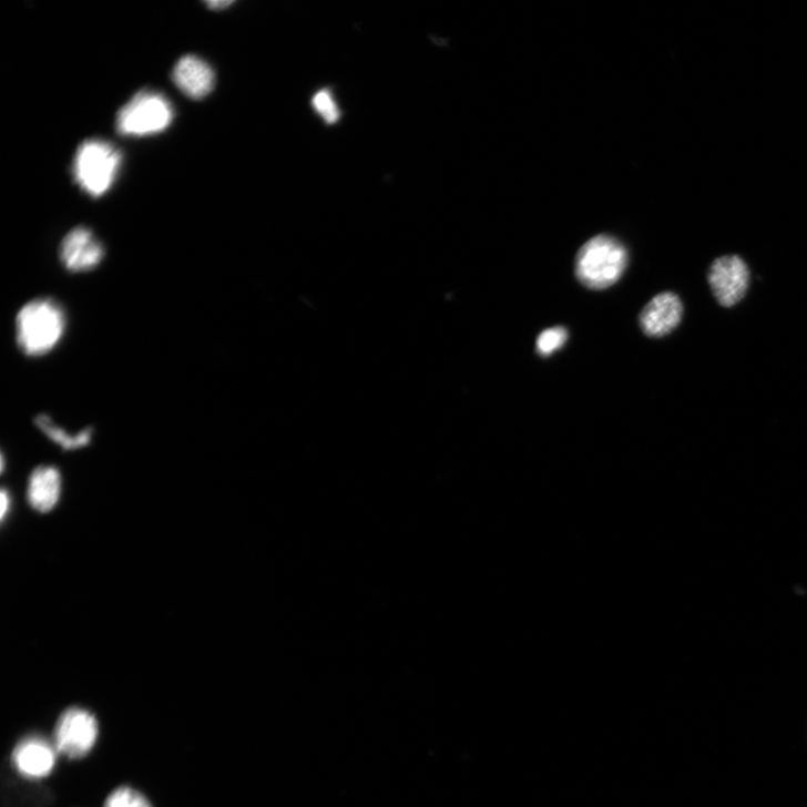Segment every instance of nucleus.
Listing matches in <instances>:
<instances>
[{
    "label": "nucleus",
    "instance_id": "1",
    "mask_svg": "<svg viewBox=\"0 0 807 807\" xmlns=\"http://www.w3.org/2000/svg\"><path fill=\"white\" fill-rule=\"evenodd\" d=\"M65 327L67 317L58 302L51 298L29 302L17 319L19 347L27 356H44L60 344Z\"/></svg>",
    "mask_w": 807,
    "mask_h": 807
},
{
    "label": "nucleus",
    "instance_id": "2",
    "mask_svg": "<svg viewBox=\"0 0 807 807\" xmlns=\"http://www.w3.org/2000/svg\"><path fill=\"white\" fill-rule=\"evenodd\" d=\"M629 265L625 246L611 236H596L585 243L575 258V275L588 288L604 289L615 285Z\"/></svg>",
    "mask_w": 807,
    "mask_h": 807
},
{
    "label": "nucleus",
    "instance_id": "3",
    "mask_svg": "<svg viewBox=\"0 0 807 807\" xmlns=\"http://www.w3.org/2000/svg\"><path fill=\"white\" fill-rule=\"evenodd\" d=\"M121 163L122 155L113 144L88 140L79 146L74 156L73 176L83 191L98 197L111 188Z\"/></svg>",
    "mask_w": 807,
    "mask_h": 807
},
{
    "label": "nucleus",
    "instance_id": "4",
    "mask_svg": "<svg viewBox=\"0 0 807 807\" xmlns=\"http://www.w3.org/2000/svg\"><path fill=\"white\" fill-rule=\"evenodd\" d=\"M173 109L165 95L142 90L118 114V130L125 136H147L165 131L172 123Z\"/></svg>",
    "mask_w": 807,
    "mask_h": 807
},
{
    "label": "nucleus",
    "instance_id": "5",
    "mask_svg": "<svg viewBox=\"0 0 807 807\" xmlns=\"http://www.w3.org/2000/svg\"><path fill=\"white\" fill-rule=\"evenodd\" d=\"M98 734V723L92 714L81 708H69L55 725L53 745L58 754L80 759L91 752Z\"/></svg>",
    "mask_w": 807,
    "mask_h": 807
},
{
    "label": "nucleus",
    "instance_id": "6",
    "mask_svg": "<svg viewBox=\"0 0 807 807\" xmlns=\"http://www.w3.org/2000/svg\"><path fill=\"white\" fill-rule=\"evenodd\" d=\"M749 283V267L737 255L719 257L709 269V285L719 305L725 308L738 305L747 294Z\"/></svg>",
    "mask_w": 807,
    "mask_h": 807
},
{
    "label": "nucleus",
    "instance_id": "7",
    "mask_svg": "<svg viewBox=\"0 0 807 807\" xmlns=\"http://www.w3.org/2000/svg\"><path fill=\"white\" fill-rule=\"evenodd\" d=\"M105 251L91 231L78 227L63 239L60 257L64 267L73 273L94 269L103 261Z\"/></svg>",
    "mask_w": 807,
    "mask_h": 807
},
{
    "label": "nucleus",
    "instance_id": "8",
    "mask_svg": "<svg viewBox=\"0 0 807 807\" xmlns=\"http://www.w3.org/2000/svg\"><path fill=\"white\" fill-rule=\"evenodd\" d=\"M682 317L683 305L681 298L672 292H664L647 303L641 314L640 324L646 336L662 338L678 327Z\"/></svg>",
    "mask_w": 807,
    "mask_h": 807
},
{
    "label": "nucleus",
    "instance_id": "9",
    "mask_svg": "<svg viewBox=\"0 0 807 807\" xmlns=\"http://www.w3.org/2000/svg\"><path fill=\"white\" fill-rule=\"evenodd\" d=\"M57 754L53 744L42 737L33 736L24 738L17 745L12 763L22 776L40 779L52 773Z\"/></svg>",
    "mask_w": 807,
    "mask_h": 807
},
{
    "label": "nucleus",
    "instance_id": "10",
    "mask_svg": "<svg viewBox=\"0 0 807 807\" xmlns=\"http://www.w3.org/2000/svg\"><path fill=\"white\" fill-rule=\"evenodd\" d=\"M172 76L176 86L192 99L208 95L216 80L213 68L195 55L181 58L173 69Z\"/></svg>",
    "mask_w": 807,
    "mask_h": 807
},
{
    "label": "nucleus",
    "instance_id": "11",
    "mask_svg": "<svg viewBox=\"0 0 807 807\" xmlns=\"http://www.w3.org/2000/svg\"><path fill=\"white\" fill-rule=\"evenodd\" d=\"M62 491V478L55 467L37 468L29 481L28 498L32 509L40 513L51 512L58 504Z\"/></svg>",
    "mask_w": 807,
    "mask_h": 807
},
{
    "label": "nucleus",
    "instance_id": "12",
    "mask_svg": "<svg viewBox=\"0 0 807 807\" xmlns=\"http://www.w3.org/2000/svg\"><path fill=\"white\" fill-rule=\"evenodd\" d=\"M35 423L41 431L64 450L83 448L90 443L92 438L91 429H85L75 436H71L65 430L55 426L48 416H39Z\"/></svg>",
    "mask_w": 807,
    "mask_h": 807
},
{
    "label": "nucleus",
    "instance_id": "13",
    "mask_svg": "<svg viewBox=\"0 0 807 807\" xmlns=\"http://www.w3.org/2000/svg\"><path fill=\"white\" fill-rule=\"evenodd\" d=\"M104 807H152V805L142 793L130 787H120L108 797Z\"/></svg>",
    "mask_w": 807,
    "mask_h": 807
},
{
    "label": "nucleus",
    "instance_id": "14",
    "mask_svg": "<svg viewBox=\"0 0 807 807\" xmlns=\"http://www.w3.org/2000/svg\"><path fill=\"white\" fill-rule=\"evenodd\" d=\"M568 340V331L562 327H555L543 331L538 338V353L543 357H549L556 350H560Z\"/></svg>",
    "mask_w": 807,
    "mask_h": 807
},
{
    "label": "nucleus",
    "instance_id": "15",
    "mask_svg": "<svg viewBox=\"0 0 807 807\" xmlns=\"http://www.w3.org/2000/svg\"><path fill=\"white\" fill-rule=\"evenodd\" d=\"M314 108L328 124H335L340 119V111L331 92L328 90L319 91L315 95Z\"/></svg>",
    "mask_w": 807,
    "mask_h": 807
},
{
    "label": "nucleus",
    "instance_id": "16",
    "mask_svg": "<svg viewBox=\"0 0 807 807\" xmlns=\"http://www.w3.org/2000/svg\"><path fill=\"white\" fill-rule=\"evenodd\" d=\"M11 507V499L9 496V492L7 490L2 491V520H6V517L10 510Z\"/></svg>",
    "mask_w": 807,
    "mask_h": 807
},
{
    "label": "nucleus",
    "instance_id": "17",
    "mask_svg": "<svg viewBox=\"0 0 807 807\" xmlns=\"http://www.w3.org/2000/svg\"><path fill=\"white\" fill-rule=\"evenodd\" d=\"M233 6V2H221V0H217V2H210L208 7L212 10H224L228 7Z\"/></svg>",
    "mask_w": 807,
    "mask_h": 807
}]
</instances>
